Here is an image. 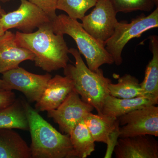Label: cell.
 Wrapping results in <instances>:
<instances>
[{
    "instance_id": "9a60e30c",
    "label": "cell",
    "mask_w": 158,
    "mask_h": 158,
    "mask_svg": "<svg viewBox=\"0 0 158 158\" xmlns=\"http://www.w3.org/2000/svg\"><path fill=\"white\" fill-rule=\"evenodd\" d=\"M84 121L95 142H102L109 145L112 138L118 135V118L90 112L85 116Z\"/></svg>"
},
{
    "instance_id": "484cf974",
    "label": "cell",
    "mask_w": 158,
    "mask_h": 158,
    "mask_svg": "<svg viewBox=\"0 0 158 158\" xmlns=\"http://www.w3.org/2000/svg\"><path fill=\"white\" fill-rule=\"evenodd\" d=\"M0 19H1V18H0ZM5 32H6V31H5V30H4V29L3 28L2 24H1V22H0V36L3 35Z\"/></svg>"
},
{
    "instance_id": "9c48e42d",
    "label": "cell",
    "mask_w": 158,
    "mask_h": 158,
    "mask_svg": "<svg viewBox=\"0 0 158 158\" xmlns=\"http://www.w3.org/2000/svg\"><path fill=\"white\" fill-rule=\"evenodd\" d=\"M2 80L9 90L22 92L31 102H37L41 97L52 75L31 73L20 67L2 73Z\"/></svg>"
},
{
    "instance_id": "83f0119b",
    "label": "cell",
    "mask_w": 158,
    "mask_h": 158,
    "mask_svg": "<svg viewBox=\"0 0 158 158\" xmlns=\"http://www.w3.org/2000/svg\"><path fill=\"white\" fill-rule=\"evenodd\" d=\"M10 1H11V0H0V1L3 2H9Z\"/></svg>"
},
{
    "instance_id": "ba28073f",
    "label": "cell",
    "mask_w": 158,
    "mask_h": 158,
    "mask_svg": "<svg viewBox=\"0 0 158 158\" xmlns=\"http://www.w3.org/2000/svg\"><path fill=\"white\" fill-rule=\"evenodd\" d=\"M19 8L9 13H5L0 19V22L5 31L17 29L22 33L29 34L51 20L40 8L27 0H20Z\"/></svg>"
},
{
    "instance_id": "603a6c76",
    "label": "cell",
    "mask_w": 158,
    "mask_h": 158,
    "mask_svg": "<svg viewBox=\"0 0 158 158\" xmlns=\"http://www.w3.org/2000/svg\"><path fill=\"white\" fill-rule=\"evenodd\" d=\"M29 1L44 11L49 18L51 22L56 17V11L58 0H29Z\"/></svg>"
},
{
    "instance_id": "8fae6325",
    "label": "cell",
    "mask_w": 158,
    "mask_h": 158,
    "mask_svg": "<svg viewBox=\"0 0 158 158\" xmlns=\"http://www.w3.org/2000/svg\"><path fill=\"white\" fill-rule=\"evenodd\" d=\"M119 138L114 149L116 158H158V142L153 136Z\"/></svg>"
},
{
    "instance_id": "ac0fdd59",
    "label": "cell",
    "mask_w": 158,
    "mask_h": 158,
    "mask_svg": "<svg viewBox=\"0 0 158 158\" xmlns=\"http://www.w3.org/2000/svg\"><path fill=\"white\" fill-rule=\"evenodd\" d=\"M6 128L29 131L22 100L16 99L12 104L0 110V129Z\"/></svg>"
},
{
    "instance_id": "5bb4252c",
    "label": "cell",
    "mask_w": 158,
    "mask_h": 158,
    "mask_svg": "<svg viewBox=\"0 0 158 158\" xmlns=\"http://www.w3.org/2000/svg\"><path fill=\"white\" fill-rule=\"evenodd\" d=\"M158 96L152 94L131 98H119L109 94L105 98L102 114L118 118L137 109L156 105Z\"/></svg>"
},
{
    "instance_id": "5b68a950",
    "label": "cell",
    "mask_w": 158,
    "mask_h": 158,
    "mask_svg": "<svg viewBox=\"0 0 158 158\" xmlns=\"http://www.w3.org/2000/svg\"><path fill=\"white\" fill-rule=\"evenodd\" d=\"M158 27V7L148 15L142 13L131 22H118L114 33L105 43L106 50L116 65H121L123 50L128 42L141 37L144 32Z\"/></svg>"
},
{
    "instance_id": "4fadbf2b",
    "label": "cell",
    "mask_w": 158,
    "mask_h": 158,
    "mask_svg": "<svg viewBox=\"0 0 158 158\" xmlns=\"http://www.w3.org/2000/svg\"><path fill=\"white\" fill-rule=\"evenodd\" d=\"M34 58L31 51L18 45L15 34L11 31L0 36V73L17 68L24 61H34Z\"/></svg>"
},
{
    "instance_id": "7c38bea8",
    "label": "cell",
    "mask_w": 158,
    "mask_h": 158,
    "mask_svg": "<svg viewBox=\"0 0 158 158\" xmlns=\"http://www.w3.org/2000/svg\"><path fill=\"white\" fill-rule=\"evenodd\" d=\"M73 90V83L69 78L56 75L48 81L41 97L36 102L35 110L38 112H48L57 109Z\"/></svg>"
},
{
    "instance_id": "e0dca14e",
    "label": "cell",
    "mask_w": 158,
    "mask_h": 158,
    "mask_svg": "<svg viewBox=\"0 0 158 158\" xmlns=\"http://www.w3.org/2000/svg\"><path fill=\"white\" fill-rule=\"evenodd\" d=\"M69 135L77 158H87L95 150V141L84 119L76 125Z\"/></svg>"
},
{
    "instance_id": "30bf717a",
    "label": "cell",
    "mask_w": 158,
    "mask_h": 158,
    "mask_svg": "<svg viewBox=\"0 0 158 158\" xmlns=\"http://www.w3.org/2000/svg\"><path fill=\"white\" fill-rule=\"evenodd\" d=\"M94 109L73 90L57 109L48 111V116L58 124L62 132L69 135L76 125Z\"/></svg>"
},
{
    "instance_id": "ffe728a7",
    "label": "cell",
    "mask_w": 158,
    "mask_h": 158,
    "mask_svg": "<svg viewBox=\"0 0 158 158\" xmlns=\"http://www.w3.org/2000/svg\"><path fill=\"white\" fill-rule=\"evenodd\" d=\"M110 95L119 98H131L146 95L135 77L125 74L118 79L117 84L110 83Z\"/></svg>"
},
{
    "instance_id": "7402d4cb",
    "label": "cell",
    "mask_w": 158,
    "mask_h": 158,
    "mask_svg": "<svg viewBox=\"0 0 158 158\" xmlns=\"http://www.w3.org/2000/svg\"><path fill=\"white\" fill-rule=\"evenodd\" d=\"M116 13L141 11L149 12L156 6L155 0H110Z\"/></svg>"
},
{
    "instance_id": "6da1fadb",
    "label": "cell",
    "mask_w": 158,
    "mask_h": 158,
    "mask_svg": "<svg viewBox=\"0 0 158 158\" xmlns=\"http://www.w3.org/2000/svg\"><path fill=\"white\" fill-rule=\"evenodd\" d=\"M15 41L21 47L31 51L35 56L37 67L50 73L64 69L68 64L69 49L62 34L54 33L51 22L29 34L16 32Z\"/></svg>"
},
{
    "instance_id": "44dd1931",
    "label": "cell",
    "mask_w": 158,
    "mask_h": 158,
    "mask_svg": "<svg viewBox=\"0 0 158 158\" xmlns=\"http://www.w3.org/2000/svg\"><path fill=\"white\" fill-rule=\"evenodd\" d=\"M98 0H58L56 9L65 11L69 17L81 20L89 9L94 7Z\"/></svg>"
},
{
    "instance_id": "7a4b0ae2",
    "label": "cell",
    "mask_w": 158,
    "mask_h": 158,
    "mask_svg": "<svg viewBox=\"0 0 158 158\" xmlns=\"http://www.w3.org/2000/svg\"><path fill=\"white\" fill-rule=\"evenodd\" d=\"M23 103L31 134L32 158H77L69 135L58 131L27 102Z\"/></svg>"
},
{
    "instance_id": "52a82bcc",
    "label": "cell",
    "mask_w": 158,
    "mask_h": 158,
    "mask_svg": "<svg viewBox=\"0 0 158 158\" xmlns=\"http://www.w3.org/2000/svg\"><path fill=\"white\" fill-rule=\"evenodd\" d=\"M90 14L83 18L82 25L94 38L105 44L118 23L117 13L110 0H98Z\"/></svg>"
},
{
    "instance_id": "8992f818",
    "label": "cell",
    "mask_w": 158,
    "mask_h": 158,
    "mask_svg": "<svg viewBox=\"0 0 158 158\" xmlns=\"http://www.w3.org/2000/svg\"><path fill=\"white\" fill-rule=\"evenodd\" d=\"M118 137L141 135L158 136V107L156 105L137 109L118 117Z\"/></svg>"
},
{
    "instance_id": "cb8c5ba5",
    "label": "cell",
    "mask_w": 158,
    "mask_h": 158,
    "mask_svg": "<svg viewBox=\"0 0 158 158\" xmlns=\"http://www.w3.org/2000/svg\"><path fill=\"white\" fill-rule=\"evenodd\" d=\"M16 99V95L12 90L0 89V110L12 104Z\"/></svg>"
},
{
    "instance_id": "d6986e66",
    "label": "cell",
    "mask_w": 158,
    "mask_h": 158,
    "mask_svg": "<svg viewBox=\"0 0 158 158\" xmlns=\"http://www.w3.org/2000/svg\"><path fill=\"white\" fill-rule=\"evenodd\" d=\"M149 39L152 57L146 66L144 80L140 85L145 94L158 96V37L151 35Z\"/></svg>"
},
{
    "instance_id": "4316f807",
    "label": "cell",
    "mask_w": 158,
    "mask_h": 158,
    "mask_svg": "<svg viewBox=\"0 0 158 158\" xmlns=\"http://www.w3.org/2000/svg\"><path fill=\"white\" fill-rule=\"evenodd\" d=\"M5 13H6V12H5L4 10H3V9H2L1 6H0V18L2 17L3 15L5 14Z\"/></svg>"
},
{
    "instance_id": "d4e9b609",
    "label": "cell",
    "mask_w": 158,
    "mask_h": 158,
    "mask_svg": "<svg viewBox=\"0 0 158 158\" xmlns=\"http://www.w3.org/2000/svg\"><path fill=\"white\" fill-rule=\"evenodd\" d=\"M0 89L9 90L6 83L3 81L2 79H0Z\"/></svg>"
},
{
    "instance_id": "3957f363",
    "label": "cell",
    "mask_w": 158,
    "mask_h": 158,
    "mask_svg": "<svg viewBox=\"0 0 158 158\" xmlns=\"http://www.w3.org/2000/svg\"><path fill=\"white\" fill-rule=\"evenodd\" d=\"M69 52L74 58L75 63L74 65L67 64L63 69L64 75L71 80L74 90L82 100L92 106L98 114H102L105 98L110 94L108 86L112 81L105 77L101 69L90 70L76 49L71 48Z\"/></svg>"
},
{
    "instance_id": "277c9868",
    "label": "cell",
    "mask_w": 158,
    "mask_h": 158,
    "mask_svg": "<svg viewBox=\"0 0 158 158\" xmlns=\"http://www.w3.org/2000/svg\"><path fill=\"white\" fill-rule=\"evenodd\" d=\"M55 34H67L75 40L80 54L86 59L90 70L96 71L104 64L114 63L104 44L99 42L83 28L81 23L65 14L59 15L51 22Z\"/></svg>"
},
{
    "instance_id": "2e32d148",
    "label": "cell",
    "mask_w": 158,
    "mask_h": 158,
    "mask_svg": "<svg viewBox=\"0 0 158 158\" xmlns=\"http://www.w3.org/2000/svg\"><path fill=\"white\" fill-rule=\"evenodd\" d=\"M27 142L12 129H0V158H31Z\"/></svg>"
},
{
    "instance_id": "f1b7e54d",
    "label": "cell",
    "mask_w": 158,
    "mask_h": 158,
    "mask_svg": "<svg viewBox=\"0 0 158 158\" xmlns=\"http://www.w3.org/2000/svg\"><path fill=\"white\" fill-rule=\"evenodd\" d=\"M155 1L156 6L157 7L158 6V0H155Z\"/></svg>"
}]
</instances>
